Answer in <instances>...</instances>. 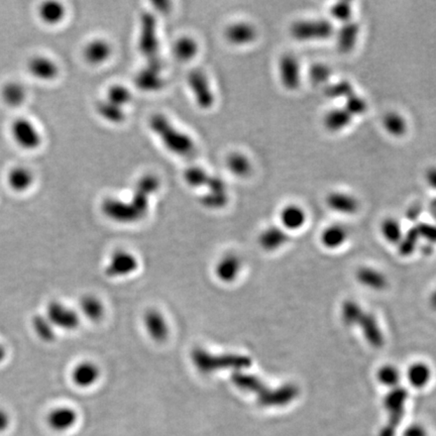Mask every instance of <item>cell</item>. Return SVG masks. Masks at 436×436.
Listing matches in <instances>:
<instances>
[{"mask_svg":"<svg viewBox=\"0 0 436 436\" xmlns=\"http://www.w3.org/2000/svg\"><path fill=\"white\" fill-rule=\"evenodd\" d=\"M151 132L159 137L165 148L180 157H193L196 153V144L189 135L181 132L166 116L154 114L149 121Z\"/></svg>","mask_w":436,"mask_h":436,"instance_id":"6da1fadb","label":"cell"},{"mask_svg":"<svg viewBox=\"0 0 436 436\" xmlns=\"http://www.w3.org/2000/svg\"><path fill=\"white\" fill-rule=\"evenodd\" d=\"M192 361L203 374L214 373L222 369H235L236 372L252 366V360L242 355H212L202 348L192 352Z\"/></svg>","mask_w":436,"mask_h":436,"instance_id":"7a4b0ae2","label":"cell"},{"mask_svg":"<svg viewBox=\"0 0 436 436\" xmlns=\"http://www.w3.org/2000/svg\"><path fill=\"white\" fill-rule=\"evenodd\" d=\"M407 399V390L402 387H397L388 392L384 398V407L388 414V422L381 430L380 436H395L405 413Z\"/></svg>","mask_w":436,"mask_h":436,"instance_id":"3957f363","label":"cell"},{"mask_svg":"<svg viewBox=\"0 0 436 436\" xmlns=\"http://www.w3.org/2000/svg\"><path fill=\"white\" fill-rule=\"evenodd\" d=\"M336 33L334 25L328 20H302L293 22L290 34L300 42L327 40Z\"/></svg>","mask_w":436,"mask_h":436,"instance_id":"277c9868","label":"cell"},{"mask_svg":"<svg viewBox=\"0 0 436 436\" xmlns=\"http://www.w3.org/2000/svg\"><path fill=\"white\" fill-rule=\"evenodd\" d=\"M11 139L18 148L22 150L32 151L38 150L43 144V135L38 126L29 118H18L11 123Z\"/></svg>","mask_w":436,"mask_h":436,"instance_id":"5b68a950","label":"cell"},{"mask_svg":"<svg viewBox=\"0 0 436 436\" xmlns=\"http://www.w3.org/2000/svg\"><path fill=\"white\" fill-rule=\"evenodd\" d=\"M101 210L105 217L121 224H134L146 217L132 200L125 201L112 197L103 200Z\"/></svg>","mask_w":436,"mask_h":436,"instance_id":"8992f818","label":"cell"},{"mask_svg":"<svg viewBox=\"0 0 436 436\" xmlns=\"http://www.w3.org/2000/svg\"><path fill=\"white\" fill-rule=\"evenodd\" d=\"M157 20L151 13H144L141 17V34L139 49L147 60L159 58V39Z\"/></svg>","mask_w":436,"mask_h":436,"instance_id":"52a82bcc","label":"cell"},{"mask_svg":"<svg viewBox=\"0 0 436 436\" xmlns=\"http://www.w3.org/2000/svg\"><path fill=\"white\" fill-rule=\"evenodd\" d=\"M187 82L197 105L204 110L210 109L214 104L215 97L205 73L195 69L188 74Z\"/></svg>","mask_w":436,"mask_h":436,"instance_id":"ba28073f","label":"cell"},{"mask_svg":"<svg viewBox=\"0 0 436 436\" xmlns=\"http://www.w3.org/2000/svg\"><path fill=\"white\" fill-rule=\"evenodd\" d=\"M280 81L287 90L295 91L301 84V68L292 54H284L279 60Z\"/></svg>","mask_w":436,"mask_h":436,"instance_id":"9c48e42d","label":"cell"},{"mask_svg":"<svg viewBox=\"0 0 436 436\" xmlns=\"http://www.w3.org/2000/svg\"><path fill=\"white\" fill-rule=\"evenodd\" d=\"M46 316L54 327L62 329L74 330L79 327L80 318L77 312L60 302H50L48 305Z\"/></svg>","mask_w":436,"mask_h":436,"instance_id":"30bf717a","label":"cell"},{"mask_svg":"<svg viewBox=\"0 0 436 436\" xmlns=\"http://www.w3.org/2000/svg\"><path fill=\"white\" fill-rule=\"evenodd\" d=\"M29 74L40 81H54L60 75V67L55 60L43 55H36L27 61Z\"/></svg>","mask_w":436,"mask_h":436,"instance_id":"8fae6325","label":"cell"},{"mask_svg":"<svg viewBox=\"0 0 436 436\" xmlns=\"http://www.w3.org/2000/svg\"><path fill=\"white\" fill-rule=\"evenodd\" d=\"M114 54V48L109 41L96 38L84 46L82 55L88 65L100 66L107 63Z\"/></svg>","mask_w":436,"mask_h":436,"instance_id":"7c38bea8","label":"cell"},{"mask_svg":"<svg viewBox=\"0 0 436 436\" xmlns=\"http://www.w3.org/2000/svg\"><path fill=\"white\" fill-rule=\"evenodd\" d=\"M139 267L134 254L125 251H118L112 254L107 264L105 273L109 277H125L134 273Z\"/></svg>","mask_w":436,"mask_h":436,"instance_id":"4fadbf2b","label":"cell"},{"mask_svg":"<svg viewBox=\"0 0 436 436\" xmlns=\"http://www.w3.org/2000/svg\"><path fill=\"white\" fill-rule=\"evenodd\" d=\"M78 415L68 406H61L50 410L47 416L48 426L55 432H66L74 428Z\"/></svg>","mask_w":436,"mask_h":436,"instance_id":"5bb4252c","label":"cell"},{"mask_svg":"<svg viewBox=\"0 0 436 436\" xmlns=\"http://www.w3.org/2000/svg\"><path fill=\"white\" fill-rule=\"evenodd\" d=\"M226 40L231 45H250L258 38L256 27L249 22H238L231 24L224 31Z\"/></svg>","mask_w":436,"mask_h":436,"instance_id":"9a60e30c","label":"cell"},{"mask_svg":"<svg viewBox=\"0 0 436 436\" xmlns=\"http://www.w3.org/2000/svg\"><path fill=\"white\" fill-rule=\"evenodd\" d=\"M144 325L151 339L163 343L169 336V325L165 316L156 309H150L144 313Z\"/></svg>","mask_w":436,"mask_h":436,"instance_id":"2e32d148","label":"cell"},{"mask_svg":"<svg viewBox=\"0 0 436 436\" xmlns=\"http://www.w3.org/2000/svg\"><path fill=\"white\" fill-rule=\"evenodd\" d=\"M357 327L361 328L362 336L368 341L369 346L375 348H381L384 346V334L379 325L377 318L373 313L365 311Z\"/></svg>","mask_w":436,"mask_h":436,"instance_id":"e0dca14e","label":"cell"},{"mask_svg":"<svg viewBox=\"0 0 436 436\" xmlns=\"http://www.w3.org/2000/svg\"><path fill=\"white\" fill-rule=\"evenodd\" d=\"M36 177L31 169L25 166H15L9 170L6 182L13 191L24 193L29 191L34 184Z\"/></svg>","mask_w":436,"mask_h":436,"instance_id":"ac0fdd59","label":"cell"},{"mask_svg":"<svg viewBox=\"0 0 436 436\" xmlns=\"http://www.w3.org/2000/svg\"><path fill=\"white\" fill-rule=\"evenodd\" d=\"M328 207L344 215L355 214L360 210V201L353 195L344 192H332L327 197Z\"/></svg>","mask_w":436,"mask_h":436,"instance_id":"d6986e66","label":"cell"},{"mask_svg":"<svg viewBox=\"0 0 436 436\" xmlns=\"http://www.w3.org/2000/svg\"><path fill=\"white\" fill-rule=\"evenodd\" d=\"M160 69L147 65L143 70L135 76V83L137 88L146 93H155L164 87L165 80L162 77Z\"/></svg>","mask_w":436,"mask_h":436,"instance_id":"ffe728a7","label":"cell"},{"mask_svg":"<svg viewBox=\"0 0 436 436\" xmlns=\"http://www.w3.org/2000/svg\"><path fill=\"white\" fill-rule=\"evenodd\" d=\"M67 15V8L62 2L50 0L40 4L38 17L47 25H58L64 22Z\"/></svg>","mask_w":436,"mask_h":436,"instance_id":"44dd1931","label":"cell"},{"mask_svg":"<svg viewBox=\"0 0 436 436\" xmlns=\"http://www.w3.org/2000/svg\"><path fill=\"white\" fill-rule=\"evenodd\" d=\"M242 271V261L236 254H226L218 261L215 267V275L224 283L235 281Z\"/></svg>","mask_w":436,"mask_h":436,"instance_id":"7402d4cb","label":"cell"},{"mask_svg":"<svg viewBox=\"0 0 436 436\" xmlns=\"http://www.w3.org/2000/svg\"><path fill=\"white\" fill-rule=\"evenodd\" d=\"M360 34V25L357 22H348L341 25L336 33V46L339 52L348 54L357 46Z\"/></svg>","mask_w":436,"mask_h":436,"instance_id":"603a6c76","label":"cell"},{"mask_svg":"<svg viewBox=\"0 0 436 436\" xmlns=\"http://www.w3.org/2000/svg\"><path fill=\"white\" fill-rule=\"evenodd\" d=\"M100 377V369L95 364L90 362H80L73 369L72 380L78 387L93 386Z\"/></svg>","mask_w":436,"mask_h":436,"instance_id":"cb8c5ba5","label":"cell"},{"mask_svg":"<svg viewBox=\"0 0 436 436\" xmlns=\"http://www.w3.org/2000/svg\"><path fill=\"white\" fill-rule=\"evenodd\" d=\"M280 222L282 227L287 231H298L305 226L307 214L305 210L296 204L287 205L280 213Z\"/></svg>","mask_w":436,"mask_h":436,"instance_id":"d4e9b609","label":"cell"},{"mask_svg":"<svg viewBox=\"0 0 436 436\" xmlns=\"http://www.w3.org/2000/svg\"><path fill=\"white\" fill-rule=\"evenodd\" d=\"M431 377H432V371L429 365L424 362H412L406 372L408 383L414 389H423L428 386L430 383Z\"/></svg>","mask_w":436,"mask_h":436,"instance_id":"484cf974","label":"cell"},{"mask_svg":"<svg viewBox=\"0 0 436 436\" xmlns=\"http://www.w3.org/2000/svg\"><path fill=\"white\" fill-rule=\"evenodd\" d=\"M357 281L362 286L367 287L373 290L381 291L384 290L388 286L387 277L382 272L371 267H362L357 271Z\"/></svg>","mask_w":436,"mask_h":436,"instance_id":"4316f807","label":"cell"},{"mask_svg":"<svg viewBox=\"0 0 436 436\" xmlns=\"http://www.w3.org/2000/svg\"><path fill=\"white\" fill-rule=\"evenodd\" d=\"M348 238V231L343 224H332L323 229L320 242L328 250H336L343 247Z\"/></svg>","mask_w":436,"mask_h":436,"instance_id":"83f0119b","label":"cell"},{"mask_svg":"<svg viewBox=\"0 0 436 436\" xmlns=\"http://www.w3.org/2000/svg\"><path fill=\"white\" fill-rule=\"evenodd\" d=\"M259 240L264 250L273 252L285 245L289 240V236L283 227L270 226L261 233Z\"/></svg>","mask_w":436,"mask_h":436,"instance_id":"f1b7e54d","label":"cell"},{"mask_svg":"<svg viewBox=\"0 0 436 436\" xmlns=\"http://www.w3.org/2000/svg\"><path fill=\"white\" fill-rule=\"evenodd\" d=\"M1 98L9 107H22L27 100V89L22 83L17 81L8 82L2 86Z\"/></svg>","mask_w":436,"mask_h":436,"instance_id":"f546056e","label":"cell"},{"mask_svg":"<svg viewBox=\"0 0 436 436\" xmlns=\"http://www.w3.org/2000/svg\"><path fill=\"white\" fill-rule=\"evenodd\" d=\"M353 116L346 109H334L327 112L323 119L325 128L332 132L346 130L352 123Z\"/></svg>","mask_w":436,"mask_h":436,"instance_id":"4dcf8cb0","label":"cell"},{"mask_svg":"<svg viewBox=\"0 0 436 436\" xmlns=\"http://www.w3.org/2000/svg\"><path fill=\"white\" fill-rule=\"evenodd\" d=\"M96 114L103 121L112 125H121L126 118L125 109L107 100H101L96 104Z\"/></svg>","mask_w":436,"mask_h":436,"instance_id":"1f68e13d","label":"cell"},{"mask_svg":"<svg viewBox=\"0 0 436 436\" xmlns=\"http://www.w3.org/2000/svg\"><path fill=\"white\" fill-rule=\"evenodd\" d=\"M198 52V43L189 36H181L173 46L174 57L181 62L191 61L197 56Z\"/></svg>","mask_w":436,"mask_h":436,"instance_id":"d6a6232c","label":"cell"},{"mask_svg":"<svg viewBox=\"0 0 436 436\" xmlns=\"http://www.w3.org/2000/svg\"><path fill=\"white\" fill-rule=\"evenodd\" d=\"M226 167L233 175L245 178L251 174L252 163L247 156L242 153H231L226 159Z\"/></svg>","mask_w":436,"mask_h":436,"instance_id":"836d02e7","label":"cell"},{"mask_svg":"<svg viewBox=\"0 0 436 436\" xmlns=\"http://www.w3.org/2000/svg\"><path fill=\"white\" fill-rule=\"evenodd\" d=\"M383 126L390 135L400 137L407 132L408 123L402 114L396 111L387 112L383 118Z\"/></svg>","mask_w":436,"mask_h":436,"instance_id":"e575fe53","label":"cell"},{"mask_svg":"<svg viewBox=\"0 0 436 436\" xmlns=\"http://www.w3.org/2000/svg\"><path fill=\"white\" fill-rule=\"evenodd\" d=\"M377 381L382 386L388 388V389L392 390L395 388L400 387L401 371L396 366L391 364L384 365V366L380 367L376 374Z\"/></svg>","mask_w":436,"mask_h":436,"instance_id":"d590c367","label":"cell"},{"mask_svg":"<svg viewBox=\"0 0 436 436\" xmlns=\"http://www.w3.org/2000/svg\"><path fill=\"white\" fill-rule=\"evenodd\" d=\"M80 309L85 318L91 321H100L104 315V306L97 297L86 295L80 300Z\"/></svg>","mask_w":436,"mask_h":436,"instance_id":"8d00e7d4","label":"cell"},{"mask_svg":"<svg viewBox=\"0 0 436 436\" xmlns=\"http://www.w3.org/2000/svg\"><path fill=\"white\" fill-rule=\"evenodd\" d=\"M381 233L383 238L391 245H400L404 238L402 226L395 218H386L381 224Z\"/></svg>","mask_w":436,"mask_h":436,"instance_id":"74e56055","label":"cell"},{"mask_svg":"<svg viewBox=\"0 0 436 436\" xmlns=\"http://www.w3.org/2000/svg\"><path fill=\"white\" fill-rule=\"evenodd\" d=\"M211 176L212 175L207 173L205 170L196 166L189 167L183 173V179L186 184L192 188H207Z\"/></svg>","mask_w":436,"mask_h":436,"instance_id":"f35d334b","label":"cell"},{"mask_svg":"<svg viewBox=\"0 0 436 436\" xmlns=\"http://www.w3.org/2000/svg\"><path fill=\"white\" fill-rule=\"evenodd\" d=\"M365 311H364L359 303L353 300H346L341 306V318L344 325L348 327H355L359 325Z\"/></svg>","mask_w":436,"mask_h":436,"instance_id":"ab89813d","label":"cell"},{"mask_svg":"<svg viewBox=\"0 0 436 436\" xmlns=\"http://www.w3.org/2000/svg\"><path fill=\"white\" fill-rule=\"evenodd\" d=\"M132 97L134 96H132V91L125 85H111L107 93V100L123 109L132 102Z\"/></svg>","mask_w":436,"mask_h":436,"instance_id":"60d3db41","label":"cell"},{"mask_svg":"<svg viewBox=\"0 0 436 436\" xmlns=\"http://www.w3.org/2000/svg\"><path fill=\"white\" fill-rule=\"evenodd\" d=\"M33 327L36 336L43 341H53L56 337L54 332V325L50 322L47 316H34L33 319Z\"/></svg>","mask_w":436,"mask_h":436,"instance_id":"b9f144b4","label":"cell"},{"mask_svg":"<svg viewBox=\"0 0 436 436\" xmlns=\"http://www.w3.org/2000/svg\"><path fill=\"white\" fill-rule=\"evenodd\" d=\"M353 85L348 81H339L325 87V95L329 98H348L355 94Z\"/></svg>","mask_w":436,"mask_h":436,"instance_id":"7bdbcfd3","label":"cell"},{"mask_svg":"<svg viewBox=\"0 0 436 436\" xmlns=\"http://www.w3.org/2000/svg\"><path fill=\"white\" fill-rule=\"evenodd\" d=\"M330 15L341 24L352 22L353 6L352 2L339 1L330 8Z\"/></svg>","mask_w":436,"mask_h":436,"instance_id":"ee69618b","label":"cell"},{"mask_svg":"<svg viewBox=\"0 0 436 436\" xmlns=\"http://www.w3.org/2000/svg\"><path fill=\"white\" fill-rule=\"evenodd\" d=\"M229 202V194L207 192L200 197V203L208 210H220L224 208Z\"/></svg>","mask_w":436,"mask_h":436,"instance_id":"f6af8a7d","label":"cell"},{"mask_svg":"<svg viewBox=\"0 0 436 436\" xmlns=\"http://www.w3.org/2000/svg\"><path fill=\"white\" fill-rule=\"evenodd\" d=\"M160 180L158 177L155 175H151V174H147L142 177L139 181H137V184H135V190H137V191L142 192V193H144L148 195V196H151L154 193L159 190L160 188Z\"/></svg>","mask_w":436,"mask_h":436,"instance_id":"bcb514c9","label":"cell"},{"mask_svg":"<svg viewBox=\"0 0 436 436\" xmlns=\"http://www.w3.org/2000/svg\"><path fill=\"white\" fill-rule=\"evenodd\" d=\"M344 109L348 110L353 116H362L368 109V104L364 97L355 93L346 98Z\"/></svg>","mask_w":436,"mask_h":436,"instance_id":"7dc6e473","label":"cell"},{"mask_svg":"<svg viewBox=\"0 0 436 436\" xmlns=\"http://www.w3.org/2000/svg\"><path fill=\"white\" fill-rule=\"evenodd\" d=\"M309 77L313 84L327 83L328 80L332 77V70L325 64H314L309 71Z\"/></svg>","mask_w":436,"mask_h":436,"instance_id":"c3c4849f","label":"cell"},{"mask_svg":"<svg viewBox=\"0 0 436 436\" xmlns=\"http://www.w3.org/2000/svg\"><path fill=\"white\" fill-rule=\"evenodd\" d=\"M419 236H423L430 242H436V226L431 224H423L416 229Z\"/></svg>","mask_w":436,"mask_h":436,"instance_id":"681fc988","label":"cell"},{"mask_svg":"<svg viewBox=\"0 0 436 436\" xmlns=\"http://www.w3.org/2000/svg\"><path fill=\"white\" fill-rule=\"evenodd\" d=\"M404 436H428L425 429L420 425H411L406 429Z\"/></svg>","mask_w":436,"mask_h":436,"instance_id":"f907efd6","label":"cell"},{"mask_svg":"<svg viewBox=\"0 0 436 436\" xmlns=\"http://www.w3.org/2000/svg\"><path fill=\"white\" fill-rule=\"evenodd\" d=\"M425 181L429 187L436 190V166L430 167L426 170Z\"/></svg>","mask_w":436,"mask_h":436,"instance_id":"816d5d0a","label":"cell"},{"mask_svg":"<svg viewBox=\"0 0 436 436\" xmlns=\"http://www.w3.org/2000/svg\"><path fill=\"white\" fill-rule=\"evenodd\" d=\"M9 423H11V419H9L8 413L0 408V433L8 428Z\"/></svg>","mask_w":436,"mask_h":436,"instance_id":"f5cc1de1","label":"cell"},{"mask_svg":"<svg viewBox=\"0 0 436 436\" xmlns=\"http://www.w3.org/2000/svg\"><path fill=\"white\" fill-rule=\"evenodd\" d=\"M154 6H155L156 8L161 11V13H166V11H170L171 4L168 1H156L154 2Z\"/></svg>","mask_w":436,"mask_h":436,"instance_id":"db71d44e","label":"cell"},{"mask_svg":"<svg viewBox=\"0 0 436 436\" xmlns=\"http://www.w3.org/2000/svg\"><path fill=\"white\" fill-rule=\"evenodd\" d=\"M6 357V350L4 346L0 344V362H4Z\"/></svg>","mask_w":436,"mask_h":436,"instance_id":"11a10c76","label":"cell"},{"mask_svg":"<svg viewBox=\"0 0 436 436\" xmlns=\"http://www.w3.org/2000/svg\"><path fill=\"white\" fill-rule=\"evenodd\" d=\"M430 304L436 311V290L432 293V295H431Z\"/></svg>","mask_w":436,"mask_h":436,"instance_id":"9f6ffc18","label":"cell"}]
</instances>
